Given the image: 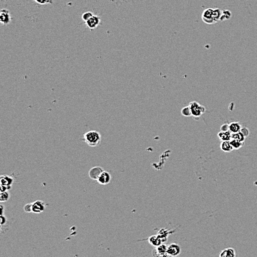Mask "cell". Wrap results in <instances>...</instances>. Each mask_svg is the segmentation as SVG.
<instances>
[{
    "label": "cell",
    "mask_w": 257,
    "mask_h": 257,
    "mask_svg": "<svg viewBox=\"0 0 257 257\" xmlns=\"http://www.w3.org/2000/svg\"><path fill=\"white\" fill-rule=\"evenodd\" d=\"M230 143H231L234 150H239V149L241 148L244 145V142L234 139H230Z\"/></svg>",
    "instance_id": "ac0fdd59"
},
{
    "label": "cell",
    "mask_w": 257,
    "mask_h": 257,
    "mask_svg": "<svg viewBox=\"0 0 257 257\" xmlns=\"http://www.w3.org/2000/svg\"><path fill=\"white\" fill-rule=\"evenodd\" d=\"M236 256V254L235 250L231 248H226V249L222 250L219 254L220 257H235Z\"/></svg>",
    "instance_id": "5bb4252c"
},
{
    "label": "cell",
    "mask_w": 257,
    "mask_h": 257,
    "mask_svg": "<svg viewBox=\"0 0 257 257\" xmlns=\"http://www.w3.org/2000/svg\"><path fill=\"white\" fill-rule=\"evenodd\" d=\"M222 15V11L220 10L219 8H215L213 9V18L215 22H217L220 21Z\"/></svg>",
    "instance_id": "e0dca14e"
},
{
    "label": "cell",
    "mask_w": 257,
    "mask_h": 257,
    "mask_svg": "<svg viewBox=\"0 0 257 257\" xmlns=\"http://www.w3.org/2000/svg\"><path fill=\"white\" fill-rule=\"evenodd\" d=\"M94 15V14L92 13V12H85V13H83L82 14V16H81V18H82V19L85 22L87 21V20H89L90 18L92 17Z\"/></svg>",
    "instance_id": "603a6c76"
},
{
    "label": "cell",
    "mask_w": 257,
    "mask_h": 257,
    "mask_svg": "<svg viewBox=\"0 0 257 257\" xmlns=\"http://www.w3.org/2000/svg\"><path fill=\"white\" fill-rule=\"evenodd\" d=\"M101 136L99 132L96 130H90L85 133L83 135V140L90 147H96L101 142Z\"/></svg>",
    "instance_id": "6da1fadb"
},
{
    "label": "cell",
    "mask_w": 257,
    "mask_h": 257,
    "mask_svg": "<svg viewBox=\"0 0 257 257\" xmlns=\"http://www.w3.org/2000/svg\"><path fill=\"white\" fill-rule=\"evenodd\" d=\"M6 222H7V218L4 215H1V225H5V224H6Z\"/></svg>",
    "instance_id": "f1b7e54d"
},
{
    "label": "cell",
    "mask_w": 257,
    "mask_h": 257,
    "mask_svg": "<svg viewBox=\"0 0 257 257\" xmlns=\"http://www.w3.org/2000/svg\"><path fill=\"white\" fill-rule=\"evenodd\" d=\"M148 240H149V243L153 246L158 247L160 245V244H163L162 240H161V239L158 236H150V237L148 239Z\"/></svg>",
    "instance_id": "9a60e30c"
},
{
    "label": "cell",
    "mask_w": 257,
    "mask_h": 257,
    "mask_svg": "<svg viewBox=\"0 0 257 257\" xmlns=\"http://www.w3.org/2000/svg\"><path fill=\"white\" fill-rule=\"evenodd\" d=\"M13 183V179L11 176H2L0 177V184L1 185H5V186L12 187V185Z\"/></svg>",
    "instance_id": "7c38bea8"
},
{
    "label": "cell",
    "mask_w": 257,
    "mask_h": 257,
    "mask_svg": "<svg viewBox=\"0 0 257 257\" xmlns=\"http://www.w3.org/2000/svg\"><path fill=\"white\" fill-rule=\"evenodd\" d=\"M231 136L232 133L230 130H228V131H222V130H220L217 134V136L221 141H230L231 139Z\"/></svg>",
    "instance_id": "4fadbf2b"
},
{
    "label": "cell",
    "mask_w": 257,
    "mask_h": 257,
    "mask_svg": "<svg viewBox=\"0 0 257 257\" xmlns=\"http://www.w3.org/2000/svg\"><path fill=\"white\" fill-rule=\"evenodd\" d=\"M100 23H101V18H100L98 16L96 15H93L90 19L86 22L87 26L89 28H90V29H95V28H96L99 25Z\"/></svg>",
    "instance_id": "ba28073f"
},
{
    "label": "cell",
    "mask_w": 257,
    "mask_h": 257,
    "mask_svg": "<svg viewBox=\"0 0 257 257\" xmlns=\"http://www.w3.org/2000/svg\"><path fill=\"white\" fill-rule=\"evenodd\" d=\"M189 106L191 108L192 117L195 118L200 117L206 111V108H205L203 105H202L199 102H191L189 103Z\"/></svg>",
    "instance_id": "7a4b0ae2"
},
{
    "label": "cell",
    "mask_w": 257,
    "mask_h": 257,
    "mask_svg": "<svg viewBox=\"0 0 257 257\" xmlns=\"http://www.w3.org/2000/svg\"><path fill=\"white\" fill-rule=\"evenodd\" d=\"M220 130H222V131H228V130H229V125H228V124L222 125L220 127Z\"/></svg>",
    "instance_id": "4316f807"
},
{
    "label": "cell",
    "mask_w": 257,
    "mask_h": 257,
    "mask_svg": "<svg viewBox=\"0 0 257 257\" xmlns=\"http://www.w3.org/2000/svg\"><path fill=\"white\" fill-rule=\"evenodd\" d=\"M11 188V187L9 186H5V185H0V191L1 192H5V191H8V190Z\"/></svg>",
    "instance_id": "83f0119b"
},
{
    "label": "cell",
    "mask_w": 257,
    "mask_h": 257,
    "mask_svg": "<svg viewBox=\"0 0 257 257\" xmlns=\"http://www.w3.org/2000/svg\"><path fill=\"white\" fill-rule=\"evenodd\" d=\"M231 17V12L228 10H225V11H222V15L221 17L220 21H225V20L229 19Z\"/></svg>",
    "instance_id": "44dd1931"
},
{
    "label": "cell",
    "mask_w": 257,
    "mask_h": 257,
    "mask_svg": "<svg viewBox=\"0 0 257 257\" xmlns=\"http://www.w3.org/2000/svg\"><path fill=\"white\" fill-rule=\"evenodd\" d=\"M10 198L9 193L8 191H5V192H1L0 194V202H7Z\"/></svg>",
    "instance_id": "7402d4cb"
},
{
    "label": "cell",
    "mask_w": 257,
    "mask_h": 257,
    "mask_svg": "<svg viewBox=\"0 0 257 257\" xmlns=\"http://www.w3.org/2000/svg\"><path fill=\"white\" fill-rule=\"evenodd\" d=\"M231 139H234L241 141V142H244L245 139V136L243 135V134L241 131L237 133H233L231 136Z\"/></svg>",
    "instance_id": "d6986e66"
},
{
    "label": "cell",
    "mask_w": 257,
    "mask_h": 257,
    "mask_svg": "<svg viewBox=\"0 0 257 257\" xmlns=\"http://www.w3.org/2000/svg\"><path fill=\"white\" fill-rule=\"evenodd\" d=\"M36 3L40 4V5H47V4L52 3V0H34Z\"/></svg>",
    "instance_id": "d4e9b609"
},
{
    "label": "cell",
    "mask_w": 257,
    "mask_h": 257,
    "mask_svg": "<svg viewBox=\"0 0 257 257\" xmlns=\"http://www.w3.org/2000/svg\"><path fill=\"white\" fill-rule=\"evenodd\" d=\"M202 19L203 21L208 24H213L216 23L213 18V9L212 8H207L204 10L202 13Z\"/></svg>",
    "instance_id": "3957f363"
},
{
    "label": "cell",
    "mask_w": 257,
    "mask_h": 257,
    "mask_svg": "<svg viewBox=\"0 0 257 257\" xmlns=\"http://www.w3.org/2000/svg\"><path fill=\"white\" fill-rule=\"evenodd\" d=\"M167 248L168 246L164 244H161L156 247V248L153 250V255L154 256H168L167 254Z\"/></svg>",
    "instance_id": "8992f818"
},
{
    "label": "cell",
    "mask_w": 257,
    "mask_h": 257,
    "mask_svg": "<svg viewBox=\"0 0 257 257\" xmlns=\"http://www.w3.org/2000/svg\"><path fill=\"white\" fill-rule=\"evenodd\" d=\"M98 182L101 185H107L111 181V176L107 171H103L98 179Z\"/></svg>",
    "instance_id": "9c48e42d"
},
{
    "label": "cell",
    "mask_w": 257,
    "mask_h": 257,
    "mask_svg": "<svg viewBox=\"0 0 257 257\" xmlns=\"http://www.w3.org/2000/svg\"><path fill=\"white\" fill-rule=\"evenodd\" d=\"M242 129V125L239 122H232L229 125V130L233 134V133L239 132Z\"/></svg>",
    "instance_id": "2e32d148"
},
{
    "label": "cell",
    "mask_w": 257,
    "mask_h": 257,
    "mask_svg": "<svg viewBox=\"0 0 257 257\" xmlns=\"http://www.w3.org/2000/svg\"><path fill=\"white\" fill-rule=\"evenodd\" d=\"M24 211L27 213H30L33 212V203L27 204L24 206Z\"/></svg>",
    "instance_id": "cb8c5ba5"
},
{
    "label": "cell",
    "mask_w": 257,
    "mask_h": 257,
    "mask_svg": "<svg viewBox=\"0 0 257 257\" xmlns=\"http://www.w3.org/2000/svg\"><path fill=\"white\" fill-rule=\"evenodd\" d=\"M181 253V248L177 244L172 243L168 245L167 248V254L168 256H177Z\"/></svg>",
    "instance_id": "5b68a950"
},
{
    "label": "cell",
    "mask_w": 257,
    "mask_h": 257,
    "mask_svg": "<svg viewBox=\"0 0 257 257\" xmlns=\"http://www.w3.org/2000/svg\"><path fill=\"white\" fill-rule=\"evenodd\" d=\"M240 131H241L242 134H243V135L245 136V137H247L248 136H249V134H250L249 130H248L247 128H242V129H241V130H240Z\"/></svg>",
    "instance_id": "484cf974"
},
{
    "label": "cell",
    "mask_w": 257,
    "mask_h": 257,
    "mask_svg": "<svg viewBox=\"0 0 257 257\" xmlns=\"http://www.w3.org/2000/svg\"><path fill=\"white\" fill-rule=\"evenodd\" d=\"M103 168L100 166H95L92 168L90 170H89L88 175L89 177L93 180H98V177L100 176V175L103 172Z\"/></svg>",
    "instance_id": "277c9868"
},
{
    "label": "cell",
    "mask_w": 257,
    "mask_h": 257,
    "mask_svg": "<svg viewBox=\"0 0 257 257\" xmlns=\"http://www.w3.org/2000/svg\"><path fill=\"white\" fill-rule=\"evenodd\" d=\"M45 209V204L41 200H37L33 203V212L35 213H40Z\"/></svg>",
    "instance_id": "30bf717a"
},
{
    "label": "cell",
    "mask_w": 257,
    "mask_h": 257,
    "mask_svg": "<svg viewBox=\"0 0 257 257\" xmlns=\"http://www.w3.org/2000/svg\"><path fill=\"white\" fill-rule=\"evenodd\" d=\"M11 21V16L10 11L7 9H3L0 12V22L1 23L5 25L8 24Z\"/></svg>",
    "instance_id": "52a82bcc"
},
{
    "label": "cell",
    "mask_w": 257,
    "mask_h": 257,
    "mask_svg": "<svg viewBox=\"0 0 257 257\" xmlns=\"http://www.w3.org/2000/svg\"><path fill=\"white\" fill-rule=\"evenodd\" d=\"M220 148H221V150L223 152H227V153H230V152H231L232 150H234L231 143H230V141H222L221 144H220Z\"/></svg>",
    "instance_id": "8fae6325"
},
{
    "label": "cell",
    "mask_w": 257,
    "mask_h": 257,
    "mask_svg": "<svg viewBox=\"0 0 257 257\" xmlns=\"http://www.w3.org/2000/svg\"><path fill=\"white\" fill-rule=\"evenodd\" d=\"M181 114H182L183 117H191V116H192L190 107H189V106H186V107L183 108L182 110H181Z\"/></svg>",
    "instance_id": "ffe728a7"
}]
</instances>
